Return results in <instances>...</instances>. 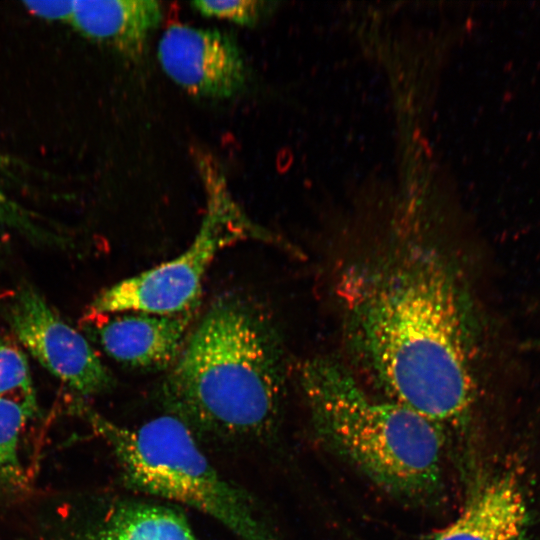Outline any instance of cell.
Returning a JSON list of instances; mask_svg holds the SVG:
<instances>
[{"mask_svg": "<svg viewBox=\"0 0 540 540\" xmlns=\"http://www.w3.org/2000/svg\"><path fill=\"white\" fill-rule=\"evenodd\" d=\"M335 293L347 353L374 392L443 429L470 418L483 327L446 252L414 240L378 248L341 271Z\"/></svg>", "mask_w": 540, "mask_h": 540, "instance_id": "cell-1", "label": "cell"}, {"mask_svg": "<svg viewBox=\"0 0 540 540\" xmlns=\"http://www.w3.org/2000/svg\"><path fill=\"white\" fill-rule=\"evenodd\" d=\"M286 389L279 334L256 304L215 300L190 331L162 383L167 414L196 436L254 440L278 425Z\"/></svg>", "mask_w": 540, "mask_h": 540, "instance_id": "cell-2", "label": "cell"}, {"mask_svg": "<svg viewBox=\"0 0 540 540\" xmlns=\"http://www.w3.org/2000/svg\"><path fill=\"white\" fill-rule=\"evenodd\" d=\"M300 385L321 442L374 485L427 504L444 490L445 429L369 391L342 361L307 360Z\"/></svg>", "mask_w": 540, "mask_h": 540, "instance_id": "cell-3", "label": "cell"}, {"mask_svg": "<svg viewBox=\"0 0 540 540\" xmlns=\"http://www.w3.org/2000/svg\"><path fill=\"white\" fill-rule=\"evenodd\" d=\"M75 408L112 450L130 487L193 508L240 540H280L254 500L217 471L177 417L127 427L87 405Z\"/></svg>", "mask_w": 540, "mask_h": 540, "instance_id": "cell-4", "label": "cell"}, {"mask_svg": "<svg viewBox=\"0 0 540 540\" xmlns=\"http://www.w3.org/2000/svg\"><path fill=\"white\" fill-rule=\"evenodd\" d=\"M258 240L303 256L299 248L254 224L223 185L209 188L205 217L190 246L175 258L103 289L89 305L93 315L123 312L180 313L199 306L203 278L217 254Z\"/></svg>", "mask_w": 540, "mask_h": 540, "instance_id": "cell-5", "label": "cell"}, {"mask_svg": "<svg viewBox=\"0 0 540 540\" xmlns=\"http://www.w3.org/2000/svg\"><path fill=\"white\" fill-rule=\"evenodd\" d=\"M8 322L23 346L54 377L83 396L109 390L113 376L85 337L65 322L33 288H22Z\"/></svg>", "mask_w": 540, "mask_h": 540, "instance_id": "cell-6", "label": "cell"}, {"mask_svg": "<svg viewBox=\"0 0 540 540\" xmlns=\"http://www.w3.org/2000/svg\"><path fill=\"white\" fill-rule=\"evenodd\" d=\"M158 58L169 78L195 96L230 98L247 80L239 46L217 29L173 25L161 36Z\"/></svg>", "mask_w": 540, "mask_h": 540, "instance_id": "cell-7", "label": "cell"}, {"mask_svg": "<svg viewBox=\"0 0 540 540\" xmlns=\"http://www.w3.org/2000/svg\"><path fill=\"white\" fill-rule=\"evenodd\" d=\"M197 307L174 314L123 312L99 327L98 338L115 361L144 371L171 367L191 331Z\"/></svg>", "mask_w": 540, "mask_h": 540, "instance_id": "cell-8", "label": "cell"}, {"mask_svg": "<svg viewBox=\"0 0 540 540\" xmlns=\"http://www.w3.org/2000/svg\"><path fill=\"white\" fill-rule=\"evenodd\" d=\"M527 506L511 476H500L479 488L461 513L423 540H517L526 525Z\"/></svg>", "mask_w": 540, "mask_h": 540, "instance_id": "cell-9", "label": "cell"}, {"mask_svg": "<svg viewBox=\"0 0 540 540\" xmlns=\"http://www.w3.org/2000/svg\"><path fill=\"white\" fill-rule=\"evenodd\" d=\"M161 19V5L154 0L73 1L68 24L89 39L137 58Z\"/></svg>", "mask_w": 540, "mask_h": 540, "instance_id": "cell-10", "label": "cell"}, {"mask_svg": "<svg viewBox=\"0 0 540 540\" xmlns=\"http://www.w3.org/2000/svg\"><path fill=\"white\" fill-rule=\"evenodd\" d=\"M86 540H199L177 509L148 501L114 506L87 534Z\"/></svg>", "mask_w": 540, "mask_h": 540, "instance_id": "cell-11", "label": "cell"}, {"mask_svg": "<svg viewBox=\"0 0 540 540\" xmlns=\"http://www.w3.org/2000/svg\"><path fill=\"white\" fill-rule=\"evenodd\" d=\"M35 409L0 398V488H18L25 482L19 445L22 431Z\"/></svg>", "mask_w": 540, "mask_h": 540, "instance_id": "cell-12", "label": "cell"}, {"mask_svg": "<svg viewBox=\"0 0 540 540\" xmlns=\"http://www.w3.org/2000/svg\"><path fill=\"white\" fill-rule=\"evenodd\" d=\"M0 398L37 408L29 364L19 347L0 340Z\"/></svg>", "mask_w": 540, "mask_h": 540, "instance_id": "cell-13", "label": "cell"}, {"mask_svg": "<svg viewBox=\"0 0 540 540\" xmlns=\"http://www.w3.org/2000/svg\"><path fill=\"white\" fill-rule=\"evenodd\" d=\"M265 3L256 0L208 1L191 3L193 9L206 17L227 20L238 25L252 26L259 20Z\"/></svg>", "mask_w": 540, "mask_h": 540, "instance_id": "cell-14", "label": "cell"}, {"mask_svg": "<svg viewBox=\"0 0 540 540\" xmlns=\"http://www.w3.org/2000/svg\"><path fill=\"white\" fill-rule=\"evenodd\" d=\"M0 222L26 236L41 239L45 234L35 223L34 216L10 198L0 187Z\"/></svg>", "mask_w": 540, "mask_h": 540, "instance_id": "cell-15", "label": "cell"}, {"mask_svg": "<svg viewBox=\"0 0 540 540\" xmlns=\"http://www.w3.org/2000/svg\"><path fill=\"white\" fill-rule=\"evenodd\" d=\"M26 9L34 16L49 21L69 23L73 11V1H27Z\"/></svg>", "mask_w": 540, "mask_h": 540, "instance_id": "cell-16", "label": "cell"}, {"mask_svg": "<svg viewBox=\"0 0 540 540\" xmlns=\"http://www.w3.org/2000/svg\"><path fill=\"white\" fill-rule=\"evenodd\" d=\"M16 166L17 162H15L14 159H11L6 154L0 152V171L11 173Z\"/></svg>", "mask_w": 540, "mask_h": 540, "instance_id": "cell-17", "label": "cell"}]
</instances>
